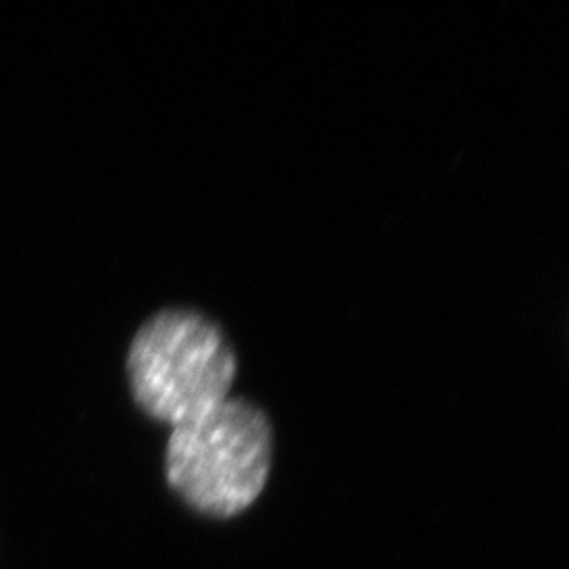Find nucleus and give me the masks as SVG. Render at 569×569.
<instances>
[{
    "label": "nucleus",
    "mask_w": 569,
    "mask_h": 569,
    "mask_svg": "<svg viewBox=\"0 0 569 569\" xmlns=\"http://www.w3.org/2000/svg\"><path fill=\"white\" fill-rule=\"evenodd\" d=\"M274 432L264 411L244 399H226L201 418L173 428L164 472L190 509L228 519L262 493L272 467Z\"/></svg>",
    "instance_id": "nucleus-1"
},
{
    "label": "nucleus",
    "mask_w": 569,
    "mask_h": 569,
    "mask_svg": "<svg viewBox=\"0 0 569 569\" xmlns=\"http://www.w3.org/2000/svg\"><path fill=\"white\" fill-rule=\"evenodd\" d=\"M127 371L138 406L176 428L228 399L237 357L209 319L192 310H163L136 333Z\"/></svg>",
    "instance_id": "nucleus-2"
}]
</instances>
